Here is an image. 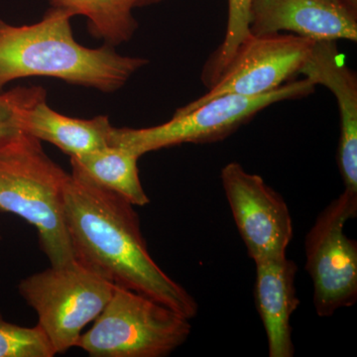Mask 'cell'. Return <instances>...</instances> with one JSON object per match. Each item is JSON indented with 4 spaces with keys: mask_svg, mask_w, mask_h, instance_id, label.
Listing matches in <instances>:
<instances>
[{
    "mask_svg": "<svg viewBox=\"0 0 357 357\" xmlns=\"http://www.w3.org/2000/svg\"><path fill=\"white\" fill-rule=\"evenodd\" d=\"M64 215L77 262L190 321L198 314L196 299L149 255L133 204L72 172L65 188Z\"/></svg>",
    "mask_w": 357,
    "mask_h": 357,
    "instance_id": "6da1fadb",
    "label": "cell"
},
{
    "mask_svg": "<svg viewBox=\"0 0 357 357\" xmlns=\"http://www.w3.org/2000/svg\"><path fill=\"white\" fill-rule=\"evenodd\" d=\"M72 17L51 7L43 20L31 25L0 20V91L14 79L49 77L114 93L148 64L144 58L119 55L107 44L96 49L82 46L73 36Z\"/></svg>",
    "mask_w": 357,
    "mask_h": 357,
    "instance_id": "7a4b0ae2",
    "label": "cell"
},
{
    "mask_svg": "<svg viewBox=\"0 0 357 357\" xmlns=\"http://www.w3.org/2000/svg\"><path fill=\"white\" fill-rule=\"evenodd\" d=\"M70 174L41 142L18 129L0 142V211L36 227L51 266L76 261L65 223V188Z\"/></svg>",
    "mask_w": 357,
    "mask_h": 357,
    "instance_id": "3957f363",
    "label": "cell"
},
{
    "mask_svg": "<svg viewBox=\"0 0 357 357\" xmlns=\"http://www.w3.org/2000/svg\"><path fill=\"white\" fill-rule=\"evenodd\" d=\"M191 332L190 319L115 285L107 306L76 347L91 357H165L184 344Z\"/></svg>",
    "mask_w": 357,
    "mask_h": 357,
    "instance_id": "277c9868",
    "label": "cell"
},
{
    "mask_svg": "<svg viewBox=\"0 0 357 357\" xmlns=\"http://www.w3.org/2000/svg\"><path fill=\"white\" fill-rule=\"evenodd\" d=\"M316 84L305 77L259 96L225 95L187 110H176L170 121L153 128H112L109 145L126 148L138 156L184 143L225 139L274 103L312 95Z\"/></svg>",
    "mask_w": 357,
    "mask_h": 357,
    "instance_id": "5b68a950",
    "label": "cell"
},
{
    "mask_svg": "<svg viewBox=\"0 0 357 357\" xmlns=\"http://www.w3.org/2000/svg\"><path fill=\"white\" fill-rule=\"evenodd\" d=\"M114 288L76 260L23 279L18 292L37 312V326L59 354L76 347L84 326L98 318Z\"/></svg>",
    "mask_w": 357,
    "mask_h": 357,
    "instance_id": "8992f818",
    "label": "cell"
},
{
    "mask_svg": "<svg viewBox=\"0 0 357 357\" xmlns=\"http://www.w3.org/2000/svg\"><path fill=\"white\" fill-rule=\"evenodd\" d=\"M356 217L357 192L344 190L319 213L305 238V269L321 318L356 303L357 243L344 232L347 222Z\"/></svg>",
    "mask_w": 357,
    "mask_h": 357,
    "instance_id": "52a82bcc",
    "label": "cell"
},
{
    "mask_svg": "<svg viewBox=\"0 0 357 357\" xmlns=\"http://www.w3.org/2000/svg\"><path fill=\"white\" fill-rule=\"evenodd\" d=\"M314 43L291 33H250L208 91L177 110L187 112L220 96H259L280 88L300 73Z\"/></svg>",
    "mask_w": 357,
    "mask_h": 357,
    "instance_id": "ba28073f",
    "label": "cell"
},
{
    "mask_svg": "<svg viewBox=\"0 0 357 357\" xmlns=\"http://www.w3.org/2000/svg\"><path fill=\"white\" fill-rule=\"evenodd\" d=\"M220 180L249 257L255 262L286 255L294 230L283 197L237 162L223 167Z\"/></svg>",
    "mask_w": 357,
    "mask_h": 357,
    "instance_id": "9c48e42d",
    "label": "cell"
},
{
    "mask_svg": "<svg viewBox=\"0 0 357 357\" xmlns=\"http://www.w3.org/2000/svg\"><path fill=\"white\" fill-rule=\"evenodd\" d=\"M282 32L314 42H356L357 16L338 0H253L251 34Z\"/></svg>",
    "mask_w": 357,
    "mask_h": 357,
    "instance_id": "30bf717a",
    "label": "cell"
},
{
    "mask_svg": "<svg viewBox=\"0 0 357 357\" xmlns=\"http://www.w3.org/2000/svg\"><path fill=\"white\" fill-rule=\"evenodd\" d=\"M312 84L332 91L340 112L337 166L344 190L357 192V77L345 64L337 41L314 43L300 70Z\"/></svg>",
    "mask_w": 357,
    "mask_h": 357,
    "instance_id": "8fae6325",
    "label": "cell"
},
{
    "mask_svg": "<svg viewBox=\"0 0 357 357\" xmlns=\"http://www.w3.org/2000/svg\"><path fill=\"white\" fill-rule=\"evenodd\" d=\"M255 303L266 333L270 357L295 354L291 318L300 306L295 287L298 267L287 256L255 261Z\"/></svg>",
    "mask_w": 357,
    "mask_h": 357,
    "instance_id": "7c38bea8",
    "label": "cell"
},
{
    "mask_svg": "<svg viewBox=\"0 0 357 357\" xmlns=\"http://www.w3.org/2000/svg\"><path fill=\"white\" fill-rule=\"evenodd\" d=\"M20 128L40 141L52 143L70 157H77L109 146L114 126L107 115L79 119L59 114L47 105L44 96L23 109Z\"/></svg>",
    "mask_w": 357,
    "mask_h": 357,
    "instance_id": "4fadbf2b",
    "label": "cell"
},
{
    "mask_svg": "<svg viewBox=\"0 0 357 357\" xmlns=\"http://www.w3.org/2000/svg\"><path fill=\"white\" fill-rule=\"evenodd\" d=\"M140 157L126 148L107 146L82 156L70 157L72 172L119 195L133 206L150 203L138 170Z\"/></svg>",
    "mask_w": 357,
    "mask_h": 357,
    "instance_id": "5bb4252c",
    "label": "cell"
},
{
    "mask_svg": "<svg viewBox=\"0 0 357 357\" xmlns=\"http://www.w3.org/2000/svg\"><path fill=\"white\" fill-rule=\"evenodd\" d=\"M51 7L88 20L89 31L109 46L129 41L138 28L130 0H49Z\"/></svg>",
    "mask_w": 357,
    "mask_h": 357,
    "instance_id": "9a60e30c",
    "label": "cell"
},
{
    "mask_svg": "<svg viewBox=\"0 0 357 357\" xmlns=\"http://www.w3.org/2000/svg\"><path fill=\"white\" fill-rule=\"evenodd\" d=\"M252 3L253 0H227L229 13L225 39L208 59L202 73V79L208 88L215 84L237 48L250 35Z\"/></svg>",
    "mask_w": 357,
    "mask_h": 357,
    "instance_id": "2e32d148",
    "label": "cell"
},
{
    "mask_svg": "<svg viewBox=\"0 0 357 357\" xmlns=\"http://www.w3.org/2000/svg\"><path fill=\"white\" fill-rule=\"evenodd\" d=\"M56 352L38 326L9 323L0 312V357H53Z\"/></svg>",
    "mask_w": 357,
    "mask_h": 357,
    "instance_id": "e0dca14e",
    "label": "cell"
},
{
    "mask_svg": "<svg viewBox=\"0 0 357 357\" xmlns=\"http://www.w3.org/2000/svg\"><path fill=\"white\" fill-rule=\"evenodd\" d=\"M46 96L41 86H20L0 93V142L20 128L21 112L27 105Z\"/></svg>",
    "mask_w": 357,
    "mask_h": 357,
    "instance_id": "ac0fdd59",
    "label": "cell"
},
{
    "mask_svg": "<svg viewBox=\"0 0 357 357\" xmlns=\"http://www.w3.org/2000/svg\"><path fill=\"white\" fill-rule=\"evenodd\" d=\"M134 8L136 7H145L153 6V4L161 3V2L167 1V0H130Z\"/></svg>",
    "mask_w": 357,
    "mask_h": 357,
    "instance_id": "d6986e66",
    "label": "cell"
},
{
    "mask_svg": "<svg viewBox=\"0 0 357 357\" xmlns=\"http://www.w3.org/2000/svg\"><path fill=\"white\" fill-rule=\"evenodd\" d=\"M342 6L347 7L351 13L357 16V0H338Z\"/></svg>",
    "mask_w": 357,
    "mask_h": 357,
    "instance_id": "ffe728a7",
    "label": "cell"
},
{
    "mask_svg": "<svg viewBox=\"0 0 357 357\" xmlns=\"http://www.w3.org/2000/svg\"><path fill=\"white\" fill-rule=\"evenodd\" d=\"M0 239H1V237H0Z\"/></svg>",
    "mask_w": 357,
    "mask_h": 357,
    "instance_id": "44dd1931",
    "label": "cell"
}]
</instances>
